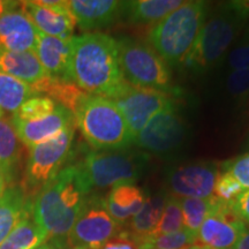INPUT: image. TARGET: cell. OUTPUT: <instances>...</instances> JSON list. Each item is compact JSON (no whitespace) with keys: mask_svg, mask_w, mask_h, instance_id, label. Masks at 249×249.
<instances>
[{"mask_svg":"<svg viewBox=\"0 0 249 249\" xmlns=\"http://www.w3.org/2000/svg\"><path fill=\"white\" fill-rule=\"evenodd\" d=\"M147 201V195L135 183L114 186L105 197L107 209L118 224H124L138 214Z\"/></svg>","mask_w":249,"mask_h":249,"instance_id":"cell-20","label":"cell"},{"mask_svg":"<svg viewBox=\"0 0 249 249\" xmlns=\"http://www.w3.org/2000/svg\"><path fill=\"white\" fill-rule=\"evenodd\" d=\"M233 249H249V229L246 230V232L241 235Z\"/></svg>","mask_w":249,"mask_h":249,"instance_id":"cell-39","label":"cell"},{"mask_svg":"<svg viewBox=\"0 0 249 249\" xmlns=\"http://www.w3.org/2000/svg\"><path fill=\"white\" fill-rule=\"evenodd\" d=\"M246 230L247 226L234 213L231 205L216 200L196 234L195 246L208 249H231Z\"/></svg>","mask_w":249,"mask_h":249,"instance_id":"cell-12","label":"cell"},{"mask_svg":"<svg viewBox=\"0 0 249 249\" xmlns=\"http://www.w3.org/2000/svg\"><path fill=\"white\" fill-rule=\"evenodd\" d=\"M248 2H249V1H248Z\"/></svg>","mask_w":249,"mask_h":249,"instance_id":"cell-48","label":"cell"},{"mask_svg":"<svg viewBox=\"0 0 249 249\" xmlns=\"http://www.w3.org/2000/svg\"><path fill=\"white\" fill-rule=\"evenodd\" d=\"M120 230V224L108 213L105 198L92 194L87 197L67 241L71 247L99 249Z\"/></svg>","mask_w":249,"mask_h":249,"instance_id":"cell-10","label":"cell"},{"mask_svg":"<svg viewBox=\"0 0 249 249\" xmlns=\"http://www.w3.org/2000/svg\"><path fill=\"white\" fill-rule=\"evenodd\" d=\"M205 249H208V248H205ZM231 249H233V248H231Z\"/></svg>","mask_w":249,"mask_h":249,"instance_id":"cell-47","label":"cell"},{"mask_svg":"<svg viewBox=\"0 0 249 249\" xmlns=\"http://www.w3.org/2000/svg\"><path fill=\"white\" fill-rule=\"evenodd\" d=\"M142 244L130 232L120 230L99 249H141Z\"/></svg>","mask_w":249,"mask_h":249,"instance_id":"cell-36","label":"cell"},{"mask_svg":"<svg viewBox=\"0 0 249 249\" xmlns=\"http://www.w3.org/2000/svg\"><path fill=\"white\" fill-rule=\"evenodd\" d=\"M70 249H89V248H86V247H71Z\"/></svg>","mask_w":249,"mask_h":249,"instance_id":"cell-43","label":"cell"},{"mask_svg":"<svg viewBox=\"0 0 249 249\" xmlns=\"http://www.w3.org/2000/svg\"><path fill=\"white\" fill-rule=\"evenodd\" d=\"M141 249H156V248L151 247V246H149V245H147V244H143V245L141 246Z\"/></svg>","mask_w":249,"mask_h":249,"instance_id":"cell-42","label":"cell"},{"mask_svg":"<svg viewBox=\"0 0 249 249\" xmlns=\"http://www.w3.org/2000/svg\"><path fill=\"white\" fill-rule=\"evenodd\" d=\"M117 44L124 81L139 88L164 92L171 89L172 76L169 65L149 43L123 37L117 40Z\"/></svg>","mask_w":249,"mask_h":249,"instance_id":"cell-6","label":"cell"},{"mask_svg":"<svg viewBox=\"0 0 249 249\" xmlns=\"http://www.w3.org/2000/svg\"><path fill=\"white\" fill-rule=\"evenodd\" d=\"M219 172L214 163L181 164L169 171L166 182L171 195L177 198H210Z\"/></svg>","mask_w":249,"mask_h":249,"instance_id":"cell-13","label":"cell"},{"mask_svg":"<svg viewBox=\"0 0 249 249\" xmlns=\"http://www.w3.org/2000/svg\"><path fill=\"white\" fill-rule=\"evenodd\" d=\"M108 99L119 108L133 139L156 114L173 105L172 99L166 92L139 88L129 85L127 81Z\"/></svg>","mask_w":249,"mask_h":249,"instance_id":"cell-9","label":"cell"},{"mask_svg":"<svg viewBox=\"0 0 249 249\" xmlns=\"http://www.w3.org/2000/svg\"><path fill=\"white\" fill-rule=\"evenodd\" d=\"M31 87L37 95L45 93L46 97L53 99L57 104L68 108L73 114L75 113L81 102L89 95L71 81L55 79L52 76H46Z\"/></svg>","mask_w":249,"mask_h":249,"instance_id":"cell-23","label":"cell"},{"mask_svg":"<svg viewBox=\"0 0 249 249\" xmlns=\"http://www.w3.org/2000/svg\"><path fill=\"white\" fill-rule=\"evenodd\" d=\"M183 229L182 220V210L181 201L180 198L174 197L172 195H167L166 202H165L163 213H161L160 220L157 227L149 239L167 234V233L177 232ZM148 239V240H149Z\"/></svg>","mask_w":249,"mask_h":249,"instance_id":"cell-29","label":"cell"},{"mask_svg":"<svg viewBox=\"0 0 249 249\" xmlns=\"http://www.w3.org/2000/svg\"><path fill=\"white\" fill-rule=\"evenodd\" d=\"M11 186H13V185H11L7 176H6L4 171L0 169V196L4 194V193L7 191Z\"/></svg>","mask_w":249,"mask_h":249,"instance_id":"cell-40","label":"cell"},{"mask_svg":"<svg viewBox=\"0 0 249 249\" xmlns=\"http://www.w3.org/2000/svg\"><path fill=\"white\" fill-rule=\"evenodd\" d=\"M65 245H66V242L49 240V242H45L36 249H65Z\"/></svg>","mask_w":249,"mask_h":249,"instance_id":"cell-41","label":"cell"},{"mask_svg":"<svg viewBox=\"0 0 249 249\" xmlns=\"http://www.w3.org/2000/svg\"><path fill=\"white\" fill-rule=\"evenodd\" d=\"M75 124L30 149L23 179V189L27 193H37L62 170L73 144Z\"/></svg>","mask_w":249,"mask_h":249,"instance_id":"cell-8","label":"cell"},{"mask_svg":"<svg viewBox=\"0 0 249 249\" xmlns=\"http://www.w3.org/2000/svg\"><path fill=\"white\" fill-rule=\"evenodd\" d=\"M149 157L130 150L91 151L80 164L91 189L113 188L121 183H135L144 172Z\"/></svg>","mask_w":249,"mask_h":249,"instance_id":"cell-7","label":"cell"},{"mask_svg":"<svg viewBox=\"0 0 249 249\" xmlns=\"http://www.w3.org/2000/svg\"><path fill=\"white\" fill-rule=\"evenodd\" d=\"M230 205L242 222L249 224V189L240 193Z\"/></svg>","mask_w":249,"mask_h":249,"instance_id":"cell-37","label":"cell"},{"mask_svg":"<svg viewBox=\"0 0 249 249\" xmlns=\"http://www.w3.org/2000/svg\"><path fill=\"white\" fill-rule=\"evenodd\" d=\"M0 71L33 86L48 75L35 52H13L0 50Z\"/></svg>","mask_w":249,"mask_h":249,"instance_id":"cell-21","label":"cell"},{"mask_svg":"<svg viewBox=\"0 0 249 249\" xmlns=\"http://www.w3.org/2000/svg\"><path fill=\"white\" fill-rule=\"evenodd\" d=\"M48 241V235L34 220L33 213L24 218L0 244V249H36Z\"/></svg>","mask_w":249,"mask_h":249,"instance_id":"cell-26","label":"cell"},{"mask_svg":"<svg viewBox=\"0 0 249 249\" xmlns=\"http://www.w3.org/2000/svg\"><path fill=\"white\" fill-rule=\"evenodd\" d=\"M249 20L248 1L225 2L204 22L182 64L204 73L223 61Z\"/></svg>","mask_w":249,"mask_h":249,"instance_id":"cell-3","label":"cell"},{"mask_svg":"<svg viewBox=\"0 0 249 249\" xmlns=\"http://www.w3.org/2000/svg\"><path fill=\"white\" fill-rule=\"evenodd\" d=\"M166 198L167 194L165 192L149 196L141 211L133 217L130 222V234L135 236L142 245L150 238L160 223Z\"/></svg>","mask_w":249,"mask_h":249,"instance_id":"cell-24","label":"cell"},{"mask_svg":"<svg viewBox=\"0 0 249 249\" xmlns=\"http://www.w3.org/2000/svg\"><path fill=\"white\" fill-rule=\"evenodd\" d=\"M225 89L230 97L239 104L249 102V70L232 71L227 73Z\"/></svg>","mask_w":249,"mask_h":249,"instance_id":"cell-33","label":"cell"},{"mask_svg":"<svg viewBox=\"0 0 249 249\" xmlns=\"http://www.w3.org/2000/svg\"><path fill=\"white\" fill-rule=\"evenodd\" d=\"M186 138L187 124L173 104L149 120L134 143L151 154L169 155L178 150Z\"/></svg>","mask_w":249,"mask_h":249,"instance_id":"cell-11","label":"cell"},{"mask_svg":"<svg viewBox=\"0 0 249 249\" xmlns=\"http://www.w3.org/2000/svg\"><path fill=\"white\" fill-rule=\"evenodd\" d=\"M245 189L229 172L220 171L214 182L213 197L216 200L231 204L233 200Z\"/></svg>","mask_w":249,"mask_h":249,"instance_id":"cell-34","label":"cell"},{"mask_svg":"<svg viewBox=\"0 0 249 249\" xmlns=\"http://www.w3.org/2000/svg\"><path fill=\"white\" fill-rule=\"evenodd\" d=\"M4 116H5V112L0 110V118H1V117H4Z\"/></svg>","mask_w":249,"mask_h":249,"instance_id":"cell-45","label":"cell"},{"mask_svg":"<svg viewBox=\"0 0 249 249\" xmlns=\"http://www.w3.org/2000/svg\"><path fill=\"white\" fill-rule=\"evenodd\" d=\"M38 33L21 9L9 11L0 18V50L35 52Z\"/></svg>","mask_w":249,"mask_h":249,"instance_id":"cell-16","label":"cell"},{"mask_svg":"<svg viewBox=\"0 0 249 249\" xmlns=\"http://www.w3.org/2000/svg\"><path fill=\"white\" fill-rule=\"evenodd\" d=\"M191 249H205L203 247H198V246H194V247H192Z\"/></svg>","mask_w":249,"mask_h":249,"instance_id":"cell-44","label":"cell"},{"mask_svg":"<svg viewBox=\"0 0 249 249\" xmlns=\"http://www.w3.org/2000/svg\"><path fill=\"white\" fill-rule=\"evenodd\" d=\"M20 9L27 15L39 33L45 35L71 38L76 26L68 1L38 0L20 2Z\"/></svg>","mask_w":249,"mask_h":249,"instance_id":"cell-14","label":"cell"},{"mask_svg":"<svg viewBox=\"0 0 249 249\" xmlns=\"http://www.w3.org/2000/svg\"><path fill=\"white\" fill-rule=\"evenodd\" d=\"M185 1L180 0H136L124 1L123 17L132 24L158 23Z\"/></svg>","mask_w":249,"mask_h":249,"instance_id":"cell-22","label":"cell"},{"mask_svg":"<svg viewBox=\"0 0 249 249\" xmlns=\"http://www.w3.org/2000/svg\"><path fill=\"white\" fill-rule=\"evenodd\" d=\"M204 1H185L156 23L149 34V44L170 66L182 64L207 18Z\"/></svg>","mask_w":249,"mask_h":249,"instance_id":"cell-4","label":"cell"},{"mask_svg":"<svg viewBox=\"0 0 249 249\" xmlns=\"http://www.w3.org/2000/svg\"><path fill=\"white\" fill-rule=\"evenodd\" d=\"M70 79L89 95H113L124 82L117 40L101 33L73 36Z\"/></svg>","mask_w":249,"mask_h":249,"instance_id":"cell-2","label":"cell"},{"mask_svg":"<svg viewBox=\"0 0 249 249\" xmlns=\"http://www.w3.org/2000/svg\"><path fill=\"white\" fill-rule=\"evenodd\" d=\"M70 9L82 30L101 29L123 17L124 1L116 0H71Z\"/></svg>","mask_w":249,"mask_h":249,"instance_id":"cell-17","label":"cell"},{"mask_svg":"<svg viewBox=\"0 0 249 249\" xmlns=\"http://www.w3.org/2000/svg\"><path fill=\"white\" fill-rule=\"evenodd\" d=\"M20 7L18 1H8V0H0V18L9 11H13Z\"/></svg>","mask_w":249,"mask_h":249,"instance_id":"cell-38","label":"cell"},{"mask_svg":"<svg viewBox=\"0 0 249 249\" xmlns=\"http://www.w3.org/2000/svg\"><path fill=\"white\" fill-rule=\"evenodd\" d=\"M33 96L37 93L30 85L0 71V110L14 114Z\"/></svg>","mask_w":249,"mask_h":249,"instance_id":"cell-27","label":"cell"},{"mask_svg":"<svg viewBox=\"0 0 249 249\" xmlns=\"http://www.w3.org/2000/svg\"><path fill=\"white\" fill-rule=\"evenodd\" d=\"M144 244L156 249H191L196 244V234L182 229L177 232L155 236Z\"/></svg>","mask_w":249,"mask_h":249,"instance_id":"cell-31","label":"cell"},{"mask_svg":"<svg viewBox=\"0 0 249 249\" xmlns=\"http://www.w3.org/2000/svg\"><path fill=\"white\" fill-rule=\"evenodd\" d=\"M181 201L183 229L197 234L198 230L213 210L214 205L213 197L210 198H180Z\"/></svg>","mask_w":249,"mask_h":249,"instance_id":"cell-28","label":"cell"},{"mask_svg":"<svg viewBox=\"0 0 249 249\" xmlns=\"http://www.w3.org/2000/svg\"><path fill=\"white\" fill-rule=\"evenodd\" d=\"M12 121L20 142L31 149L75 124V117L68 108L58 104L51 114L40 119L21 121L12 118Z\"/></svg>","mask_w":249,"mask_h":249,"instance_id":"cell-15","label":"cell"},{"mask_svg":"<svg viewBox=\"0 0 249 249\" xmlns=\"http://www.w3.org/2000/svg\"><path fill=\"white\" fill-rule=\"evenodd\" d=\"M71 38H59L38 33L35 53L49 76L71 81Z\"/></svg>","mask_w":249,"mask_h":249,"instance_id":"cell-18","label":"cell"},{"mask_svg":"<svg viewBox=\"0 0 249 249\" xmlns=\"http://www.w3.org/2000/svg\"><path fill=\"white\" fill-rule=\"evenodd\" d=\"M57 103L46 96H33L21 105L20 108L13 114V119L21 121H33L44 118L57 107Z\"/></svg>","mask_w":249,"mask_h":249,"instance_id":"cell-30","label":"cell"},{"mask_svg":"<svg viewBox=\"0 0 249 249\" xmlns=\"http://www.w3.org/2000/svg\"><path fill=\"white\" fill-rule=\"evenodd\" d=\"M33 213V201L21 186H11L0 196V244L24 218Z\"/></svg>","mask_w":249,"mask_h":249,"instance_id":"cell-19","label":"cell"},{"mask_svg":"<svg viewBox=\"0 0 249 249\" xmlns=\"http://www.w3.org/2000/svg\"><path fill=\"white\" fill-rule=\"evenodd\" d=\"M80 164L59 171L36 193L33 218L48 235V240L67 242V238L91 193Z\"/></svg>","mask_w":249,"mask_h":249,"instance_id":"cell-1","label":"cell"},{"mask_svg":"<svg viewBox=\"0 0 249 249\" xmlns=\"http://www.w3.org/2000/svg\"><path fill=\"white\" fill-rule=\"evenodd\" d=\"M74 117L87 142L96 150H121L134 143L119 108L107 97L88 95Z\"/></svg>","mask_w":249,"mask_h":249,"instance_id":"cell-5","label":"cell"},{"mask_svg":"<svg viewBox=\"0 0 249 249\" xmlns=\"http://www.w3.org/2000/svg\"><path fill=\"white\" fill-rule=\"evenodd\" d=\"M21 157V142L12 118H0V169L12 183Z\"/></svg>","mask_w":249,"mask_h":249,"instance_id":"cell-25","label":"cell"},{"mask_svg":"<svg viewBox=\"0 0 249 249\" xmlns=\"http://www.w3.org/2000/svg\"><path fill=\"white\" fill-rule=\"evenodd\" d=\"M248 145H249V135H248Z\"/></svg>","mask_w":249,"mask_h":249,"instance_id":"cell-46","label":"cell"},{"mask_svg":"<svg viewBox=\"0 0 249 249\" xmlns=\"http://www.w3.org/2000/svg\"><path fill=\"white\" fill-rule=\"evenodd\" d=\"M222 171L229 172L244 189H249V151L224 161Z\"/></svg>","mask_w":249,"mask_h":249,"instance_id":"cell-35","label":"cell"},{"mask_svg":"<svg viewBox=\"0 0 249 249\" xmlns=\"http://www.w3.org/2000/svg\"><path fill=\"white\" fill-rule=\"evenodd\" d=\"M229 71L249 70V27L245 28L239 38L226 54Z\"/></svg>","mask_w":249,"mask_h":249,"instance_id":"cell-32","label":"cell"}]
</instances>
